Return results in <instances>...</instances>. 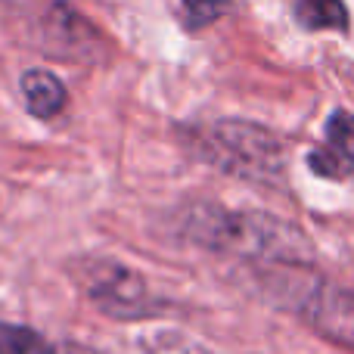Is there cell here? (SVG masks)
<instances>
[{"label": "cell", "mask_w": 354, "mask_h": 354, "mask_svg": "<svg viewBox=\"0 0 354 354\" xmlns=\"http://www.w3.org/2000/svg\"><path fill=\"white\" fill-rule=\"evenodd\" d=\"M183 233L193 243L208 245L218 252L261 261H308L311 245L299 227L274 218V214L255 212H227L218 205H196L183 214Z\"/></svg>", "instance_id": "6da1fadb"}, {"label": "cell", "mask_w": 354, "mask_h": 354, "mask_svg": "<svg viewBox=\"0 0 354 354\" xmlns=\"http://www.w3.org/2000/svg\"><path fill=\"white\" fill-rule=\"evenodd\" d=\"M202 159L212 162L218 171L243 177L252 183H283L286 174V149L280 137L268 128L239 118L212 122L196 134Z\"/></svg>", "instance_id": "7a4b0ae2"}, {"label": "cell", "mask_w": 354, "mask_h": 354, "mask_svg": "<svg viewBox=\"0 0 354 354\" xmlns=\"http://www.w3.org/2000/svg\"><path fill=\"white\" fill-rule=\"evenodd\" d=\"M270 295H277L283 308L295 311L326 342L354 351V292L336 289L317 277L280 274Z\"/></svg>", "instance_id": "3957f363"}, {"label": "cell", "mask_w": 354, "mask_h": 354, "mask_svg": "<svg viewBox=\"0 0 354 354\" xmlns=\"http://www.w3.org/2000/svg\"><path fill=\"white\" fill-rule=\"evenodd\" d=\"M78 280L87 299L115 320H143L162 311L147 280L118 261H84L78 270Z\"/></svg>", "instance_id": "277c9868"}, {"label": "cell", "mask_w": 354, "mask_h": 354, "mask_svg": "<svg viewBox=\"0 0 354 354\" xmlns=\"http://www.w3.org/2000/svg\"><path fill=\"white\" fill-rule=\"evenodd\" d=\"M35 47L68 62H103L106 41L81 12L66 3H53L35 25Z\"/></svg>", "instance_id": "5b68a950"}, {"label": "cell", "mask_w": 354, "mask_h": 354, "mask_svg": "<svg viewBox=\"0 0 354 354\" xmlns=\"http://www.w3.org/2000/svg\"><path fill=\"white\" fill-rule=\"evenodd\" d=\"M311 168L324 177H351L354 174V115L333 112L326 124V143L311 153Z\"/></svg>", "instance_id": "8992f818"}, {"label": "cell", "mask_w": 354, "mask_h": 354, "mask_svg": "<svg viewBox=\"0 0 354 354\" xmlns=\"http://www.w3.org/2000/svg\"><path fill=\"white\" fill-rule=\"evenodd\" d=\"M22 97L35 118H53L66 106V87L47 68H31L22 75Z\"/></svg>", "instance_id": "52a82bcc"}, {"label": "cell", "mask_w": 354, "mask_h": 354, "mask_svg": "<svg viewBox=\"0 0 354 354\" xmlns=\"http://www.w3.org/2000/svg\"><path fill=\"white\" fill-rule=\"evenodd\" d=\"M295 16L305 28H345L348 10L342 0H295Z\"/></svg>", "instance_id": "ba28073f"}, {"label": "cell", "mask_w": 354, "mask_h": 354, "mask_svg": "<svg viewBox=\"0 0 354 354\" xmlns=\"http://www.w3.org/2000/svg\"><path fill=\"white\" fill-rule=\"evenodd\" d=\"M0 354H62L41 333L16 324H0Z\"/></svg>", "instance_id": "9c48e42d"}, {"label": "cell", "mask_w": 354, "mask_h": 354, "mask_svg": "<svg viewBox=\"0 0 354 354\" xmlns=\"http://www.w3.org/2000/svg\"><path fill=\"white\" fill-rule=\"evenodd\" d=\"M180 3H183V12H187L189 25L202 28V25L214 22L218 16H224L233 0H180Z\"/></svg>", "instance_id": "30bf717a"}, {"label": "cell", "mask_w": 354, "mask_h": 354, "mask_svg": "<svg viewBox=\"0 0 354 354\" xmlns=\"http://www.w3.org/2000/svg\"><path fill=\"white\" fill-rule=\"evenodd\" d=\"M62 354H100L91 348H81V345H62Z\"/></svg>", "instance_id": "8fae6325"}]
</instances>
